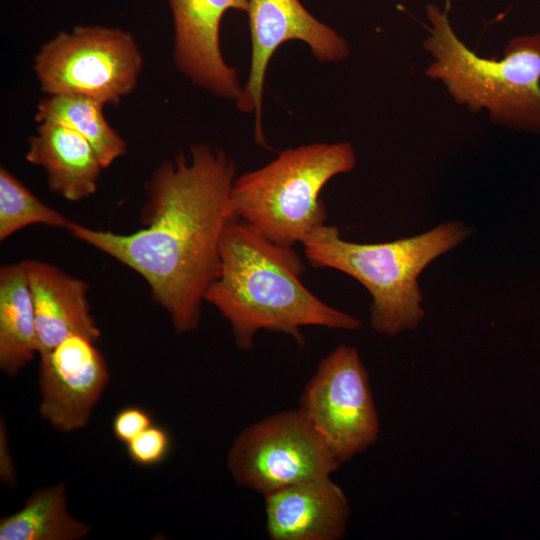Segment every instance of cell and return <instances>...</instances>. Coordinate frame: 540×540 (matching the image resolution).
Returning <instances> with one entry per match:
<instances>
[{"mask_svg":"<svg viewBox=\"0 0 540 540\" xmlns=\"http://www.w3.org/2000/svg\"><path fill=\"white\" fill-rule=\"evenodd\" d=\"M173 17V59L195 85L236 101L243 90L237 70L220 49V25L229 10L247 13L249 0H168Z\"/></svg>","mask_w":540,"mask_h":540,"instance_id":"cell-11","label":"cell"},{"mask_svg":"<svg viewBox=\"0 0 540 540\" xmlns=\"http://www.w3.org/2000/svg\"><path fill=\"white\" fill-rule=\"evenodd\" d=\"M340 465L299 408L249 425L236 436L227 454V467L236 484L263 496L329 477Z\"/></svg>","mask_w":540,"mask_h":540,"instance_id":"cell-7","label":"cell"},{"mask_svg":"<svg viewBox=\"0 0 540 540\" xmlns=\"http://www.w3.org/2000/svg\"><path fill=\"white\" fill-rule=\"evenodd\" d=\"M90 530L70 514L63 482L35 490L20 510L0 520V540H79Z\"/></svg>","mask_w":540,"mask_h":540,"instance_id":"cell-16","label":"cell"},{"mask_svg":"<svg viewBox=\"0 0 540 540\" xmlns=\"http://www.w3.org/2000/svg\"><path fill=\"white\" fill-rule=\"evenodd\" d=\"M251 37L248 80L235 101L239 111L254 116V137L265 145L262 101L266 71L275 51L286 41L304 42L322 63L344 61L350 48L334 29L315 18L299 0H249Z\"/></svg>","mask_w":540,"mask_h":540,"instance_id":"cell-9","label":"cell"},{"mask_svg":"<svg viewBox=\"0 0 540 540\" xmlns=\"http://www.w3.org/2000/svg\"><path fill=\"white\" fill-rule=\"evenodd\" d=\"M39 354V338L24 265L0 268V368L15 376Z\"/></svg>","mask_w":540,"mask_h":540,"instance_id":"cell-15","label":"cell"},{"mask_svg":"<svg viewBox=\"0 0 540 540\" xmlns=\"http://www.w3.org/2000/svg\"><path fill=\"white\" fill-rule=\"evenodd\" d=\"M471 234L465 223L445 221L416 236L363 244L342 239L338 227L324 224L302 246L311 266L335 269L360 282L372 297V329L396 336L415 329L425 316L420 273Z\"/></svg>","mask_w":540,"mask_h":540,"instance_id":"cell-3","label":"cell"},{"mask_svg":"<svg viewBox=\"0 0 540 540\" xmlns=\"http://www.w3.org/2000/svg\"><path fill=\"white\" fill-rule=\"evenodd\" d=\"M70 220L37 198L6 168H0V240L34 224L67 228Z\"/></svg>","mask_w":540,"mask_h":540,"instance_id":"cell-18","label":"cell"},{"mask_svg":"<svg viewBox=\"0 0 540 540\" xmlns=\"http://www.w3.org/2000/svg\"><path fill=\"white\" fill-rule=\"evenodd\" d=\"M355 165L349 142L286 149L259 169L235 178L230 197L233 217L277 245L302 244L327 220L322 189Z\"/></svg>","mask_w":540,"mask_h":540,"instance_id":"cell-5","label":"cell"},{"mask_svg":"<svg viewBox=\"0 0 540 540\" xmlns=\"http://www.w3.org/2000/svg\"><path fill=\"white\" fill-rule=\"evenodd\" d=\"M264 504L271 540H339L346 533L349 501L330 476L271 492Z\"/></svg>","mask_w":540,"mask_h":540,"instance_id":"cell-12","label":"cell"},{"mask_svg":"<svg viewBox=\"0 0 540 540\" xmlns=\"http://www.w3.org/2000/svg\"><path fill=\"white\" fill-rule=\"evenodd\" d=\"M22 263L34 305L39 355L73 334L97 342L101 332L90 313L88 284L45 261Z\"/></svg>","mask_w":540,"mask_h":540,"instance_id":"cell-13","label":"cell"},{"mask_svg":"<svg viewBox=\"0 0 540 540\" xmlns=\"http://www.w3.org/2000/svg\"><path fill=\"white\" fill-rule=\"evenodd\" d=\"M235 175L223 150L197 144L189 160L179 153L147 181L143 228L119 234L70 221L66 230L138 273L175 332L188 333L198 328L205 294L220 271L222 235L234 218Z\"/></svg>","mask_w":540,"mask_h":540,"instance_id":"cell-1","label":"cell"},{"mask_svg":"<svg viewBox=\"0 0 540 540\" xmlns=\"http://www.w3.org/2000/svg\"><path fill=\"white\" fill-rule=\"evenodd\" d=\"M125 446L127 455L134 464L152 467L168 457L172 442L168 431L153 423Z\"/></svg>","mask_w":540,"mask_h":540,"instance_id":"cell-19","label":"cell"},{"mask_svg":"<svg viewBox=\"0 0 540 540\" xmlns=\"http://www.w3.org/2000/svg\"><path fill=\"white\" fill-rule=\"evenodd\" d=\"M103 106L102 102L82 95H46L38 104L35 120L63 125L80 134L107 168L126 153L127 146L106 121Z\"/></svg>","mask_w":540,"mask_h":540,"instance_id":"cell-17","label":"cell"},{"mask_svg":"<svg viewBox=\"0 0 540 540\" xmlns=\"http://www.w3.org/2000/svg\"><path fill=\"white\" fill-rule=\"evenodd\" d=\"M152 424L151 414L143 407L126 406L115 414L112 431L115 438L126 445Z\"/></svg>","mask_w":540,"mask_h":540,"instance_id":"cell-20","label":"cell"},{"mask_svg":"<svg viewBox=\"0 0 540 540\" xmlns=\"http://www.w3.org/2000/svg\"><path fill=\"white\" fill-rule=\"evenodd\" d=\"M220 262L205 301L229 322L242 350L252 348L260 330L286 334L302 346L303 327L352 331L362 326L361 320L329 306L302 283L305 265L294 247L271 242L237 218L224 229Z\"/></svg>","mask_w":540,"mask_h":540,"instance_id":"cell-2","label":"cell"},{"mask_svg":"<svg viewBox=\"0 0 540 540\" xmlns=\"http://www.w3.org/2000/svg\"><path fill=\"white\" fill-rule=\"evenodd\" d=\"M423 47L432 61L425 74L473 113L486 110L495 124L540 132V33L513 37L501 59L478 56L454 32L446 11L426 6Z\"/></svg>","mask_w":540,"mask_h":540,"instance_id":"cell-4","label":"cell"},{"mask_svg":"<svg viewBox=\"0 0 540 540\" xmlns=\"http://www.w3.org/2000/svg\"><path fill=\"white\" fill-rule=\"evenodd\" d=\"M26 160L42 167L48 186L71 202L93 195L104 169L93 146L77 132L59 124L39 123L28 141Z\"/></svg>","mask_w":540,"mask_h":540,"instance_id":"cell-14","label":"cell"},{"mask_svg":"<svg viewBox=\"0 0 540 540\" xmlns=\"http://www.w3.org/2000/svg\"><path fill=\"white\" fill-rule=\"evenodd\" d=\"M142 65L129 32L82 25L43 44L33 68L46 95L76 94L117 105L136 87Z\"/></svg>","mask_w":540,"mask_h":540,"instance_id":"cell-6","label":"cell"},{"mask_svg":"<svg viewBox=\"0 0 540 540\" xmlns=\"http://www.w3.org/2000/svg\"><path fill=\"white\" fill-rule=\"evenodd\" d=\"M109 378L96 342L79 334L68 336L40 355V416L62 433L84 428Z\"/></svg>","mask_w":540,"mask_h":540,"instance_id":"cell-10","label":"cell"},{"mask_svg":"<svg viewBox=\"0 0 540 540\" xmlns=\"http://www.w3.org/2000/svg\"><path fill=\"white\" fill-rule=\"evenodd\" d=\"M298 408L341 464L378 440L369 375L352 346L340 344L320 361Z\"/></svg>","mask_w":540,"mask_h":540,"instance_id":"cell-8","label":"cell"}]
</instances>
